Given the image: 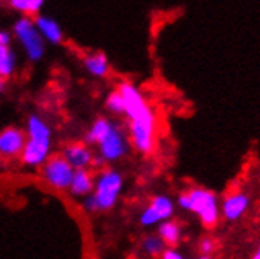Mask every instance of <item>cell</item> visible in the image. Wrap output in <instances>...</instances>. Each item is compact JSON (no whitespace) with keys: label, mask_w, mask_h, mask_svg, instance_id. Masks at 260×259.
I'll return each instance as SVG.
<instances>
[{"label":"cell","mask_w":260,"mask_h":259,"mask_svg":"<svg viewBox=\"0 0 260 259\" xmlns=\"http://www.w3.org/2000/svg\"><path fill=\"white\" fill-rule=\"evenodd\" d=\"M249 196L245 192H234L228 195L221 203V215L228 221H237L249 209Z\"/></svg>","instance_id":"cell-9"},{"label":"cell","mask_w":260,"mask_h":259,"mask_svg":"<svg viewBox=\"0 0 260 259\" xmlns=\"http://www.w3.org/2000/svg\"><path fill=\"white\" fill-rule=\"evenodd\" d=\"M10 41H11L10 33L0 30V46H10Z\"/></svg>","instance_id":"cell-24"},{"label":"cell","mask_w":260,"mask_h":259,"mask_svg":"<svg viewBox=\"0 0 260 259\" xmlns=\"http://www.w3.org/2000/svg\"><path fill=\"white\" fill-rule=\"evenodd\" d=\"M107 108L110 112H113L116 115H124V101L122 96L119 95V91H111L107 98Z\"/></svg>","instance_id":"cell-20"},{"label":"cell","mask_w":260,"mask_h":259,"mask_svg":"<svg viewBox=\"0 0 260 259\" xmlns=\"http://www.w3.org/2000/svg\"><path fill=\"white\" fill-rule=\"evenodd\" d=\"M99 153L101 157L107 162H115L122 159L128 151V141L124 135V131L115 123H111L110 129L105 132V135L101 138Z\"/></svg>","instance_id":"cell-6"},{"label":"cell","mask_w":260,"mask_h":259,"mask_svg":"<svg viewBox=\"0 0 260 259\" xmlns=\"http://www.w3.org/2000/svg\"><path fill=\"white\" fill-rule=\"evenodd\" d=\"M86 71L94 77H104L108 72V60L104 53H92L85 59Z\"/></svg>","instance_id":"cell-15"},{"label":"cell","mask_w":260,"mask_h":259,"mask_svg":"<svg viewBox=\"0 0 260 259\" xmlns=\"http://www.w3.org/2000/svg\"><path fill=\"white\" fill-rule=\"evenodd\" d=\"M122 186H124L122 175L116 170L110 168L98 176L94 182V193L92 195L96 198L99 211H108L116 205Z\"/></svg>","instance_id":"cell-4"},{"label":"cell","mask_w":260,"mask_h":259,"mask_svg":"<svg viewBox=\"0 0 260 259\" xmlns=\"http://www.w3.org/2000/svg\"><path fill=\"white\" fill-rule=\"evenodd\" d=\"M176 205L168 195H155L151 203L140 214V223L146 228L160 225L166 220H171L174 215Z\"/></svg>","instance_id":"cell-7"},{"label":"cell","mask_w":260,"mask_h":259,"mask_svg":"<svg viewBox=\"0 0 260 259\" xmlns=\"http://www.w3.org/2000/svg\"><path fill=\"white\" fill-rule=\"evenodd\" d=\"M110 126H111V121H108V120H105V118L96 120L94 123H92V126L89 127V131H88V134H86V140H88L89 143L98 145V143L101 141V138L105 135V132L110 129Z\"/></svg>","instance_id":"cell-17"},{"label":"cell","mask_w":260,"mask_h":259,"mask_svg":"<svg viewBox=\"0 0 260 259\" xmlns=\"http://www.w3.org/2000/svg\"><path fill=\"white\" fill-rule=\"evenodd\" d=\"M74 173L76 170L66 162L64 157H53L47 160L43 170L44 179L57 189H69Z\"/></svg>","instance_id":"cell-8"},{"label":"cell","mask_w":260,"mask_h":259,"mask_svg":"<svg viewBox=\"0 0 260 259\" xmlns=\"http://www.w3.org/2000/svg\"><path fill=\"white\" fill-rule=\"evenodd\" d=\"M16 66L14 52L10 46H0V77H8L13 74Z\"/></svg>","instance_id":"cell-16"},{"label":"cell","mask_w":260,"mask_h":259,"mask_svg":"<svg viewBox=\"0 0 260 259\" xmlns=\"http://www.w3.org/2000/svg\"><path fill=\"white\" fill-rule=\"evenodd\" d=\"M158 237L163 240L166 247H177L182 240V226L174 220H166L158 225Z\"/></svg>","instance_id":"cell-13"},{"label":"cell","mask_w":260,"mask_h":259,"mask_svg":"<svg viewBox=\"0 0 260 259\" xmlns=\"http://www.w3.org/2000/svg\"><path fill=\"white\" fill-rule=\"evenodd\" d=\"M118 91L124 101V115L128 118V132L132 145L137 151L149 154L154 150L157 132V121L152 108L135 85L122 82Z\"/></svg>","instance_id":"cell-1"},{"label":"cell","mask_w":260,"mask_h":259,"mask_svg":"<svg viewBox=\"0 0 260 259\" xmlns=\"http://www.w3.org/2000/svg\"><path fill=\"white\" fill-rule=\"evenodd\" d=\"M198 259H212V257H210V256H202V254H201Z\"/></svg>","instance_id":"cell-26"},{"label":"cell","mask_w":260,"mask_h":259,"mask_svg":"<svg viewBox=\"0 0 260 259\" xmlns=\"http://www.w3.org/2000/svg\"><path fill=\"white\" fill-rule=\"evenodd\" d=\"M252 259H260V244H258V247H257V250H255V253H254Z\"/></svg>","instance_id":"cell-25"},{"label":"cell","mask_w":260,"mask_h":259,"mask_svg":"<svg viewBox=\"0 0 260 259\" xmlns=\"http://www.w3.org/2000/svg\"><path fill=\"white\" fill-rule=\"evenodd\" d=\"M25 143L27 140L21 129H5V131L0 132V156L14 157L17 154H22Z\"/></svg>","instance_id":"cell-10"},{"label":"cell","mask_w":260,"mask_h":259,"mask_svg":"<svg viewBox=\"0 0 260 259\" xmlns=\"http://www.w3.org/2000/svg\"><path fill=\"white\" fill-rule=\"evenodd\" d=\"M14 35L31 62H38L40 59H43L44 40L31 19H28V17L17 19L14 24Z\"/></svg>","instance_id":"cell-5"},{"label":"cell","mask_w":260,"mask_h":259,"mask_svg":"<svg viewBox=\"0 0 260 259\" xmlns=\"http://www.w3.org/2000/svg\"><path fill=\"white\" fill-rule=\"evenodd\" d=\"M215 250V242H213V239L210 237H204L201 239V242H199V251L202 256H210Z\"/></svg>","instance_id":"cell-21"},{"label":"cell","mask_w":260,"mask_h":259,"mask_svg":"<svg viewBox=\"0 0 260 259\" xmlns=\"http://www.w3.org/2000/svg\"><path fill=\"white\" fill-rule=\"evenodd\" d=\"M2 87H4V82H2V77H0V90H2Z\"/></svg>","instance_id":"cell-27"},{"label":"cell","mask_w":260,"mask_h":259,"mask_svg":"<svg viewBox=\"0 0 260 259\" xmlns=\"http://www.w3.org/2000/svg\"><path fill=\"white\" fill-rule=\"evenodd\" d=\"M35 25L38 28V32L41 33L43 40L52 43V44H58L61 43L63 38V32L58 25V22L52 19L49 16H38L35 21Z\"/></svg>","instance_id":"cell-12"},{"label":"cell","mask_w":260,"mask_h":259,"mask_svg":"<svg viewBox=\"0 0 260 259\" xmlns=\"http://www.w3.org/2000/svg\"><path fill=\"white\" fill-rule=\"evenodd\" d=\"M161 259H187V256L182 254L176 248H166L161 254Z\"/></svg>","instance_id":"cell-22"},{"label":"cell","mask_w":260,"mask_h":259,"mask_svg":"<svg viewBox=\"0 0 260 259\" xmlns=\"http://www.w3.org/2000/svg\"><path fill=\"white\" fill-rule=\"evenodd\" d=\"M177 206L199 217L204 226H215L221 215L219 199L216 193L209 189L193 187L177 196Z\"/></svg>","instance_id":"cell-2"},{"label":"cell","mask_w":260,"mask_h":259,"mask_svg":"<svg viewBox=\"0 0 260 259\" xmlns=\"http://www.w3.org/2000/svg\"><path fill=\"white\" fill-rule=\"evenodd\" d=\"M92 187H94V181H92L91 175L86 170H76L72 182H71V187H69L71 192L77 196H82V195L88 196Z\"/></svg>","instance_id":"cell-14"},{"label":"cell","mask_w":260,"mask_h":259,"mask_svg":"<svg viewBox=\"0 0 260 259\" xmlns=\"http://www.w3.org/2000/svg\"><path fill=\"white\" fill-rule=\"evenodd\" d=\"M83 208H85L88 212H96V211H99L94 195H88V196H85V201H83Z\"/></svg>","instance_id":"cell-23"},{"label":"cell","mask_w":260,"mask_h":259,"mask_svg":"<svg viewBox=\"0 0 260 259\" xmlns=\"http://www.w3.org/2000/svg\"><path fill=\"white\" fill-rule=\"evenodd\" d=\"M144 253H147L149 256H161L163 251L166 250V245L163 240L158 237V234L154 236H146L143 239V244H141Z\"/></svg>","instance_id":"cell-18"},{"label":"cell","mask_w":260,"mask_h":259,"mask_svg":"<svg viewBox=\"0 0 260 259\" xmlns=\"http://www.w3.org/2000/svg\"><path fill=\"white\" fill-rule=\"evenodd\" d=\"M27 134L28 138L22 151V160L30 166H38L49 157L52 131L43 118L31 115L27 123Z\"/></svg>","instance_id":"cell-3"},{"label":"cell","mask_w":260,"mask_h":259,"mask_svg":"<svg viewBox=\"0 0 260 259\" xmlns=\"http://www.w3.org/2000/svg\"><path fill=\"white\" fill-rule=\"evenodd\" d=\"M63 157L66 159V162L72 166L74 170H85L92 160L91 151L83 145H71V146H68L64 150Z\"/></svg>","instance_id":"cell-11"},{"label":"cell","mask_w":260,"mask_h":259,"mask_svg":"<svg viewBox=\"0 0 260 259\" xmlns=\"http://www.w3.org/2000/svg\"><path fill=\"white\" fill-rule=\"evenodd\" d=\"M10 4L14 10L24 13H38L44 5L41 0H11Z\"/></svg>","instance_id":"cell-19"}]
</instances>
